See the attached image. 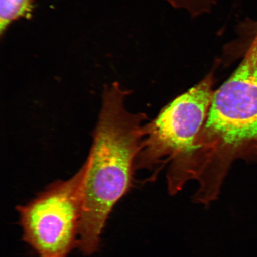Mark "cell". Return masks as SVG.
Segmentation results:
<instances>
[{
    "instance_id": "6da1fadb",
    "label": "cell",
    "mask_w": 257,
    "mask_h": 257,
    "mask_svg": "<svg viewBox=\"0 0 257 257\" xmlns=\"http://www.w3.org/2000/svg\"><path fill=\"white\" fill-rule=\"evenodd\" d=\"M128 94L116 82L105 86L102 93L83 187L78 246L86 255L98 249L109 214L133 185L146 118L127 110Z\"/></svg>"
},
{
    "instance_id": "7a4b0ae2",
    "label": "cell",
    "mask_w": 257,
    "mask_h": 257,
    "mask_svg": "<svg viewBox=\"0 0 257 257\" xmlns=\"http://www.w3.org/2000/svg\"><path fill=\"white\" fill-rule=\"evenodd\" d=\"M257 142V35L232 75L214 92L206 121L185 161L205 188H221L232 161Z\"/></svg>"
},
{
    "instance_id": "3957f363",
    "label": "cell",
    "mask_w": 257,
    "mask_h": 257,
    "mask_svg": "<svg viewBox=\"0 0 257 257\" xmlns=\"http://www.w3.org/2000/svg\"><path fill=\"white\" fill-rule=\"evenodd\" d=\"M86 169L85 162L71 178L18 207L24 240L40 257H67L78 244Z\"/></svg>"
},
{
    "instance_id": "277c9868",
    "label": "cell",
    "mask_w": 257,
    "mask_h": 257,
    "mask_svg": "<svg viewBox=\"0 0 257 257\" xmlns=\"http://www.w3.org/2000/svg\"><path fill=\"white\" fill-rule=\"evenodd\" d=\"M214 72L176 98L155 119L144 126L142 148L137 167L173 161L172 167L182 162L194 149L206 121L214 93Z\"/></svg>"
},
{
    "instance_id": "5b68a950",
    "label": "cell",
    "mask_w": 257,
    "mask_h": 257,
    "mask_svg": "<svg viewBox=\"0 0 257 257\" xmlns=\"http://www.w3.org/2000/svg\"><path fill=\"white\" fill-rule=\"evenodd\" d=\"M34 0H0V34L3 35L13 22L29 18Z\"/></svg>"
},
{
    "instance_id": "8992f818",
    "label": "cell",
    "mask_w": 257,
    "mask_h": 257,
    "mask_svg": "<svg viewBox=\"0 0 257 257\" xmlns=\"http://www.w3.org/2000/svg\"><path fill=\"white\" fill-rule=\"evenodd\" d=\"M177 10L187 13L192 18L209 14L217 3L218 0H163Z\"/></svg>"
}]
</instances>
